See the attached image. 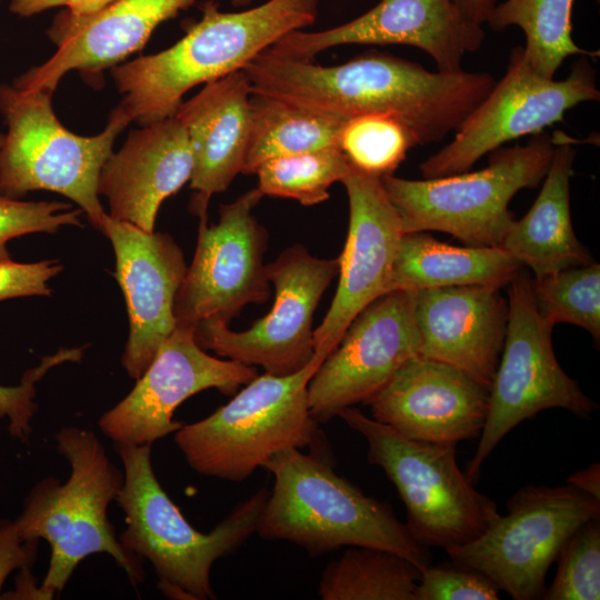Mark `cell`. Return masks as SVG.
Instances as JSON below:
<instances>
[{"label": "cell", "instance_id": "obj_1", "mask_svg": "<svg viewBox=\"0 0 600 600\" xmlns=\"http://www.w3.org/2000/svg\"><path fill=\"white\" fill-rule=\"evenodd\" d=\"M243 72L253 93L343 119L391 114L410 130L417 144L440 141L456 131L478 101V84L471 72H432L380 53L321 66L267 49Z\"/></svg>", "mask_w": 600, "mask_h": 600}, {"label": "cell", "instance_id": "obj_2", "mask_svg": "<svg viewBox=\"0 0 600 600\" xmlns=\"http://www.w3.org/2000/svg\"><path fill=\"white\" fill-rule=\"evenodd\" d=\"M318 0H269L239 11L202 6L201 19L173 46L112 68L119 106L146 126L173 116L191 88L243 70L289 32L311 26Z\"/></svg>", "mask_w": 600, "mask_h": 600}, {"label": "cell", "instance_id": "obj_3", "mask_svg": "<svg viewBox=\"0 0 600 600\" xmlns=\"http://www.w3.org/2000/svg\"><path fill=\"white\" fill-rule=\"evenodd\" d=\"M262 468L274 479L257 528L262 539L291 542L313 557L360 546L396 552L421 570L430 564L429 548L390 506L340 477L323 454L290 448Z\"/></svg>", "mask_w": 600, "mask_h": 600}, {"label": "cell", "instance_id": "obj_4", "mask_svg": "<svg viewBox=\"0 0 600 600\" xmlns=\"http://www.w3.org/2000/svg\"><path fill=\"white\" fill-rule=\"evenodd\" d=\"M58 452L70 464L66 482L53 477L38 481L23 501L14 521L23 540H44L50 546L47 573L40 586L43 599L60 593L79 563L96 553H106L137 586L144 579L141 560L120 543L108 518L124 473L108 457L97 434L77 426H66L54 434Z\"/></svg>", "mask_w": 600, "mask_h": 600}, {"label": "cell", "instance_id": "obj_5", "mask_svg": "<svg viewBox=\"0 0 600 600\" xmlns=\"http://www.w3.org/2000/svg\"><path fill=\"white\" fill-rule=\"evenodd\" d=\"M124 481L116 502L124 513L121 546L147 560L158 577L159 590L174 600L216 599L213 563L257 532L269 496L261 488L241 501L210 532L196 530L161 487L151 463L152 446H114Z\"/></svg>", "mask_w": 600, "mask_h": 600}, {"label": "cell", "instance_id": "obj_6", "mask_svg": "<svg viewBox=\"0 0 600 600\" xmlns=\"http://www.w3.org/2000/svg\"><path fill=\"white\" fill-rule=\"evenodd\" d=\"M323 357L297 372L257 376L224 406L173 433L190 468L199 474L241 482L274 454L311 448L320 453L323 434L312 417L308 383Z\"/></svg>", "mask_w": 600, "mask_h": 600}, {"label": "cell", "instance_id": "obj_7", "mask_svg": "<svg viewBox=\"0 0 600 600\" xmlns=\"http://www.w3.org/2000/svg\"><path fill=\"white\" fill-rule=\"evenodd\" d=\"M52 94L0 84V113L8 127L0 153V193L14 199L34 190L62 194L100 230L107 212L99 199V176L117 137L132 120L118 104L103 131L79 136L56 117Z\"/></svg>", "mask_w": 600, "mask_h": 600}, {"label": "cell", "instance_id": "obj_8", "mask_svg": "<svg viewBox=\"0 0 600 600\" xmlns=\"http://www.w3.org/2000/svg\"><path fill=\"white\" fill-rule=\"evenodd\" d=\"M556 147L553 137L538 136L524 146L492 151L489 164L476 172L410 180L381 177L403 233L439 231L473 247H500L516 220L509 210L522 189L544 178Z\"/></svg>", "mask_w": 600, "mask_h": 600}, {"label": "cell", "instance_id": "obj_9", "mask_svg": "<svg viewBox=\"0 0 600 600\" xmlns=\"http://www.w3.org/2000/svg\"><path fill=\"white\" fill-rule=\"evenodd\" d=\"M338 417L366 439L369 463L380 467L397 488L407 511L404 524L422 546L448 550L467 544L499 518L494 501L459 468L456 446L407 438L354 407Z\"/></svg>", "mask_w": 600, "mask_h": 600}, {"label": "cell", "instance_id": "obj_10", "mask_svg": "<svg viewBox=\"0 0 600 600\" xmlns=\"http://www.w3.org/2000/svg\"><path fill=\"white\" fill-rule=\"evenodd\" d=\"M508 304V328L490 384L487 420L466 470L471 481L493 449L522 421L554 408L588 419L597 409L559 364L552 347L553 326L539 313L531 277L523 269L509 284Z\"/></svg>", "mask_w": 600, "mask_h": 600}, {"label": "cell", "instance_id": "obj_11", "mask_svg": "<svg viewBox=\"0 0 600 600\" xmlns=\"http://www.w3.org/2000/svg\"><path fill=\"white\" fill-rule=\"evenodd\" d=\"M600 516V500L576 487L524 486L507 513L473 541L446 550L514 600L542 599L546 577L571 533Z\"/></svg>", "mask_w": 600, "mask_h": 600}, {"label": "cell", "instance_id": "obj_12", "mask_svg": "<svg viewBox=\"0 0 600 600\" xmlns=\"http://www.w3.org/2000/svg\"><path fill=\"white\" fill-rule=\"evenodd\" d=\"M596 71L581 56L569 76L554 80L538 74L523 47L513 48L504 76L454 131V138L420 164L424 179L467 172L484 154L504 143L562 121L564 113L598 101Z\"/></svg>", "mask_w": 600, "mask_h": 600}, {"label": "cell", "instance_id": "obj_13", "mask_svg": "<svg viewBox=\"0 0 600 600\" xmlns=\"http://www.w3.org/2000/svg\"><path fill=\"white\" fill-rule=\"evenodd\" d=\"M266 269L276 296L268 314L244 331L231 330L218 320L201 321L194 326V334L202 349L219 357L286 376L313 357V314L339 272V259L318 258L294 244Z\"/></svg>", "mask_w": 600, "mask_h": 600}, {"label": "cell", "instance_id": "obj_14", "mask_svg": "<svg viewBox=\"0 0 600 600\" xmlns=\"http://www.w3.org/2000/svg\"><path fill=\"white\" fill-rule=\"evenodd\" d=\"M263 194L251 189L219 207V220L200 217L192 262L177 292L176 324L218 320L227 324L250 303L270 297L263 257L268 234L252 213Z\"/></svg>", "mask_w": 600, "mask_h": 600}, {"label": "cell", "instance_id": "obj_15", "mask_svg": "<svg viewBox=\"0 0 600 600\" xmlns=\"http://www.w3.org/2000/svg\"><path fill=\"white\" fill-rule=\"evenodd\" d=\"M257 376L254 367L207 353L194 326L176 324L132 390L98 426L114 446H152L182 427L173 414L183 401L208 389L232 396Z\"/></svg>", "mask_w": 600, "mask_h": 600}, {"label": "cell", "instance_id": "obj_16", "mask_svg": "<svg viewBox=\"0 0 600 600\" xmlns=\"http://www.w3.org/2000/svg\"><path fill=\"white\" fill-rule=\"evenodd\" d=\"M413 291H390L366 307L308 383L312 417L327 422L367 403L410 357L419 353Z\"/></svg>", "mask_w": 600, "mask_h": 600}, {"label": "cell", "instance_id": "obj_17", "mask_svg": "<svg viewBox=\"0 0 600 600\" xmlns=\"http://www.w3.org/2000/svg\"><path fill=\"white\" fill-rule=\"evenodd\" d=\"M481 27L454 0H381L358 18L321 31L289 32L269 49L281 57L312 61L342 44H403L428 53L439 71L458 72L467 52L480 49Z\"/></svg>", "mask_w": 600, "mask_h": 600}, {"label": "cell", "instance_id": "obj_18", "mask_svg": "<svg viewBox=\"0 0 600 600\" xmlns=\"http://www.w3.org/2000/svg\"><path fill=\"white\" fill-rule=\"evenodd\" d=\"M349 199V228L339 259V283L331 306L313 331L314 353L326 358L353 319L388 293L403 234L381 179L351 164L341 181Z\"/></svg>", "mask_w": 600, "mask_h": 600}, {"label": "cell", "instance_id": "obj_19", "mask_svg": "<svg viewBox=\"0 0 600 600\" xmlns=\"http://www.w3.org/2000/svg\"><path fill=\"white\" fill-rule=\"evenodd\" d=\"M489 399L490 387L467 371L417 353L366 404L407 438L457 446L480 437Z\"/></svg>", "mask_w": 600, "mask_h": 600}, {"label": "cell", "instance_id": "obj_20", "mask_svg": "<svg viewBox=\"0 0 600 600\" xmlns=\"http://www.w3.org/2000/svg\"><path fill=\"white\" fill-rule=\"evenodd\" d=\"M100 231L116 256L113 277L124 296L129 334L121 364L137 380L176 328L173 306L187 271L180 247L162 232H148L104 216Z\"/></svg>", "mask_w": 600, "mask_h": 600}, {"label": "cell", "instance_id": "obj_21", "mask_svg": "<svg viewBox=\"0 0 600 600\" xmlns=\"http://www.w3.org/2000/svg\"><path fill=\"white\" fill-rule=\"evenodd\" d=\"M196 0H114L101 10L76 16L58 12L47 34L56 52L42 64L18 77L13 87L53 93L72 70L96 83L103 70L141 50L156 28L174 18Z\"/></svg>", "mask_w": 600, "mask_h": 600}, {"label": "cell", "instance_id": "obj_22", "mask_svg": "<svg viewBox=\"0 0 600 600\" xmlns=\"http://www.w3.org/2000/svg\"><path fill=\"white\" fill-rule=\"evenodd\" d=\"M413 297L419 353L456 366L490 387L509 319L501 288H430Z\"/></svg>", "mask_w": 600, "mask_h": 600}, {"label": "cell", "instance_id": "obj_23", "mask_svg": "<svg viewBox=\"0 0 600 600\" xmlns=\"http://www.w3.org/2000/svg\"><path fill=\"white\" fill-rule=\"evenodd\" d=\"M192 170L188 133L173 114L130 132L103 164L99 194L112 219L153 232L161 203L190 181Z\"/></svg>", "mask_w": 600, "mask_h": 600}, {"label": "cell", "instance_id": "obj_24", "mask_svg": "<svg viewBox=\"0 0 600 600\" xmlns=\"http://www.w3.org/2000/svg\"><path fill=\"white\" fill-rule=\"evenodd\" d=\"M250 81L243 70L204 83L182 101L174 116L183 124L192 148L194 191L191 211L207 217L210 198L228 189L242 173L250 130Z\"/></svg>", "mask_w": 600, "mask_h": 600}, {"label": "cell", "instance_id": "obj_25", "mask_svg": "<svg viewBox=\"0 0 600 600\" xmlns=\"http://www.w3.org/2000/svg\"><path fill=\"white\" fill-rule=\"evenodd\" d=\"M574 142L556 133V147L542 188L529 211L513 221L500 246L534 277L594 261L578 240L571 221Z\"/></svg>", "mask_w": 600, "mask_h": 600}, {"label": "cell", "instance_id": "obj_26", "mask_svg": "<svg viewBox=\"0 0 600 600\" xmlns=\"http://www.w3.org/2000/svg\"><path fill=\"white\" fill-rule=\"evenodd\" d=\"M523 267L501 247H456L423 232L403 233L388 292L457 286L502 288Z\"/></svg>", "mask_w": 600, "mask_h": 600}, {"label": "cell", "instance_id": "obj_27", "mask_svg": "<svg viewBox=\"0 0 600 600\" xmlns=\"http://www.w3.org/2000/svg\"><path fill=\"white\" fill-rule=\"evenodd\" d=\"M346 120L252 92L250 130L242 173H254L262 162L272 158L337 147L338 136Z\"/></svg>", "mask_w": 600, "mask_h": 600}, {"label": "cell", "instance_id": "obj_28", "mask_svg": "<svg viewBox=\"0 0 600 600\" xmlns=\"http://www.w3.org/2000/svg\"><path fill=\"white\" fill-rule=\"evenodd\" d=\"M421 569L396 552L349 547L321 574L322 600H416Z\"/></svg>", "mask_w": 600, "mask_h": 600}, {"label": "cell", "instance_id": "obj_29", "mask_svg": "<svg viewBox=\"0 0 600 600\" xmlns=\"http://www.w3.org/2000/svg\"><path fill=\"white\" fill-rule=\"evenodd\" d=\"M574 0H506L496 4L487 23L496 30L519 27L526 37L524 56L541 77L553 79L570 56L596 58L599 51L580 48L572 38Z\"/></svg>", "mask_w": 600, "mask_h": 600}, {"label": "cell", "instance_id": "obj_30", "mask_svg": "<svg viewBox=\"0 0 600 600\" xmlns=\"http://www.w3.org/2000/svg\"><path fill=\"white\" fill-rule=\"evenodd\" d=\"M351 163L338 147L269 159L254 171L263 196L294 199L314 206L329 199V189L348 173Z\"/></svg>", "mask_w": 600, "mask_h": 600}, {"label": "cell", "instance_id": "obj_31", "mask_svg": "<svg viewBox=\"0 0 600 600\" xmlns=\"http://www.w3.org/2000/svg\"><path fill=\"white\" fill-rule=\"evenodd\" d=\"M539 313L553 327L566 322L588 331L600 342V264L596 261L531 277Z\"/></svg>", "mask_w": 600, "mask_h": 600}, {"label": "cell", "instance_id": "obj_32", "mask_svg": "<svg viewBox=\"0 0 600 600\" xmlns=\"http://www.w3.org/2000/svg\"><path fill=\"white\" fill-rule=\"evenodd\" d=\"M417 141L410 130L387 113H366L347 119L337 147L349 162L367 173L393 174Z\"/></svg>", "mask_w": 600, "mask_h": 600}, {"label": "cell", "instance_id": "obj_33", "mask_svg": "<svg viewBox=\"0 0 600 600\" xmlns=\"http://www.w3.org/2000/svg\"><path fill=\"white\" fill-rule=\"evenodd\" d=\"M544 600L600 599V516L578 527L562 546Z\"/></svg>", "mask_w": 600, "mask_h": 600}, {"label": "cell", "instance_id": "obj_34", "mask_svg": "<svg viewBox=\"0 0 600 600\" xmlns=\"http://www.w3.org/2000/svg\"><path fill=\"white\" fill-rule=\"evenodd\" d=\"M80 208L60 201H21L0 193V260L10 259L7 243L20 236L57 232L61 227H81Z\"/></svg>", "mask_w": 600, "mask_h": 600}, {"label": "cell", "instance_id": "obj_35", "mask_svg": "<svg viewBox=\"0 0 600 600\" xmlns=\"http://www.w3.org/2000/svg\"><path fill=\"white\" fill-rule=\"evenodd\" d=\"M84 347L60 349L54 354L46 356L41 362L28 369L21 382L13 387L0 384V420H8L10 434L21 441H28L32 433V419L38 410L36 383L52 368L64 362H79Z\"/></svg>", "mask_w": 600, "mask_h": 600}, {"label": "cell", "instance_id": "obj_36", "mask_svg": "<svg viewBox=\"0 0 600 600\" xmlns=\"http://www.w3.org/2000/svg\"><path fill=\"white\" fill-rule=\"evenodd\" d=\"M500 590L481 572L453 560L421 570L416 600H497Z\"/></svg>", "mask_w": 600, "mask_h": 600}, {"label": "cell", "instance_id": "obj_37", "mask_svg": "<svg viewBox=\"0 0 600 600\" xmlns=\"http://www.w3.org/2000/svg\"><path fill=\"white\" fill-rule=\"evenodd\" d=\"M63 266L59 260L22 263L0 260V301L32 296H51L48 282L59 274Z\"/></svg>", "mask_w": 600, "mask_h": 600}, {"label": "cell", "instance_id": "obj_38", "mask_svg": "<svg viewBox=\"0 0 600 600\" xmlns=\"http://www.w3.org/2000/svg\"><path fill=\"white\" fill-rule=\"evenodd\" d=\"M38 540H23L14 521L0 520V599L1 589L13 570L32 568L38 550Z\"/></svg>", "mask_w": 600, "mask_h": 600}, {"label": "cell", "instance_id": "obj_39", "mask_svg": "<svg viewBox=\"0 0 600 600\" xmlns=\"http://www.w3.org/2000/svg\"><path fill=\"white\" fill-rule=\"evenodd\" d=\"M567 482L582 492L600 500V464L592 463L588 468L572 473Z\"/></svg>", "mask_w": 600, "mask_h": 600}, {"label": "cell", "instance_id": "obj_40", "mask_svg": "<svg viewBox=\"0 0 600 600\" xmlns=\"http://www.w3.org/2000/svg\"><path fill=\"white\" fill-rule=\"evenodd\" d=\"M463 16L474 26L481 27L497 4V0H454Z\"/></svg>", "mask_w": 600, "mask_h": 600}, {"label": "cell", "instance_id": "obj_41", "mask_svg": "<svg viewBox=\"0 0 600 600\" xmlns=\"http://www.w3.org/2000/svg\"><path fill=\"white\" fill-rule=\"evenodd\" d=\"M67 0H10L9 9L13 14L31 17L56 7H66Z\"/></svg>", "mask_w": 600, "mask_h": 600}, {"label": "cell", "instance_id": "obj_42", "mask_svg": "<svg viewBox=\"0 0 600 600\" xmlns=\"http://www.w3.org/2000/svg\"><path fill=\"white\" fill-rule=\"evenodd\" d=\"M114 0H67L66 9L76 16L92 14Z\"/></svg>", "mask_w": 600, "mask_h": 600}, {"label": "cell", "instance_id": "obj_43", "mask_svg": "<svg viewBox=\"0 0 600 600\" xmlns=\"http://www.w3.org/2000/svg\"><path fill=\"white\" fill-rule=\"evenodd\" d=\"M231 1H232V3H233L234 6H243V4L250 3V2L253 1V0H231Z\"/></svg>", "mask_w": 600, "mask_h": 600}, {"label": "cell", "instance_id": "obj_44", "mask_svg": "<svg viewBox=\"0 0 600 600\" xmlns=\"http://www.w3.org/2000/svg\"><path fill=\"white\" fill-rule=\"evenodd\" d=\"M3 140H4V134H0V153H1L2 144H3Z\"/></svg>", "mask_w": 600, "mask_h": 600}]
</instances>
